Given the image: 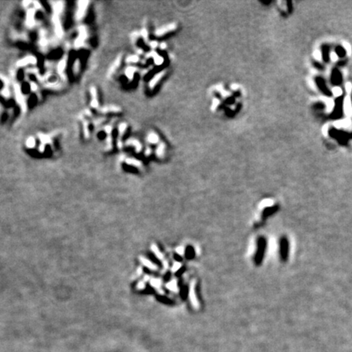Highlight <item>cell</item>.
I'll list each match as a JSON object with an SVG mask.
<instances>
[{
	"label": "cell",
	"instance_id": "obj_49",
	"mask_svg": "<svg viewBox=\"0 0 352 352\" xmlns=\"http://www.w3.org/2000/svg\"><path fill=\"white\" fill-rule=\"evenodd\" d=\"M345 87H346V91L348 92V93H350V92L352 91V84L351 83H347L346 84V86H345Z\"/></svg>",
	"mask_w": 352,
	"mask_h": 352
},
{
	"label": "cell",
	"instance_id": "obj_25",
	"mask_svg": "<svg viewBox=\"0 0 352 352\" xmlns=\"http://www.w3.org/2000/svg\"><path fill=\"white\" fill-rule=\"evenodd\" d=\"M165 145L164 143H160L157 148L156 149V155L157 157H162L165 153Z\"/></svg>",
	"mask_w": 352,
	"mask_h": 352
},
{
	"label": "cell",
	"instance_id": "obj_10",
	"mask_svg": "<svg viewBox=\"0 0 352 352\" xmlns=\"http://www.w3.org/2000/svg\"><path fill=\"white\" fill-rule=\"evenodd\" d=\"M343 110L346 116H351L352 114V103L350 96H346L343 101Z\"/></svg>",
	"mask_w": 352,
	"mask_h": 352
},
{
	"label": "cell",
	"instance_id": "obj_54",
	"mask_svg": "<svg viewBox=\"0 0 352 352\" xmlns=\"http://www.w3.org/2000/svg\"><path fill=\"white\" fill-rule=\"evenodd\" d=\"M117 146L118 147L119 149H121V147L123 146V143H122V141H121V139H119V138H118V139H117Z\"/></svg>",
	"mask_w": 352,
	"mask_h": 352
},
{
	"label": "cell",
	"instance_id": "obj_56",
	"mask_svg": "<svg viewBox=\"0 0 352 352\" xmlns=\"http://www.w3.org/2000/svg\"><path fill=\"white\" fill-rule=\"evenodd\" d=\"M44 149H45V145L44 144H42V143H41L40 145H39V147H38V151L40 152H44Z\"/></svg>",
	"mask_w": 352,
	"mask_h": 352
},
{
	"label": "cell",
	"instance_id": "obj_45",
	"mask_svg": "<svg viewBox=\"0 0 352 352\" xmlns=\"http://www.w3.org/2000/svg\"><path fill=\"white\" fill-rule=\"evenodd\" d=\"M180 267L181 264L179 263H175L174 265H173V266H172V272H177L178 270L179 269Z\"/></svg>",
	"mask_w": 352,
	"mask_h": 352
},
{
	"label": "cell",
	"instance_id": "obj_14",
	"mask_svg": "<svg viewBox=\"0 0 352 352\" xmlns=\"http://www.w3.org/2000/svg\"><path fill=\"white\" fill-rule=\"evenodd\" d=\"M149 283H150V285L154 288V289H156L157 291H158L159 293H160V294H162V293H164V291H162V290H161V286H162V280H161V279H159V278H153V277H150V280H149Z\"/></svg>",
	"mask_w": 352,
	"mask_h": 352
},
{
	"label": "cell",
	"instance_id": "obj_55",
	"mask_svg": "<svg viewBox=\"0 0 352 352\" xmlns=\"http://www.w3.org/2000/svg\"><path fill=\"white\" fill-rule=\"evenodd\" d=\"M151 152H152V149H151V148H149V147H147L146 148V150H145V156H149L150 154H151Z\"/></svg>",
	"mask_w": 352,
	"mask_h": 352
},
{
	"label": "cell",
	"instance_id": "obj_28",
	"mask_svg": "<svg viewBox=\"0 0 352 352\" xmlns=\"http://www.w3.org/2000/svg\"><path fill=\"white\" fill-rule=\"evenodd\" d=\"M36 145V140L34 136H29L26 141V146L28 149H34Z\"/></svg>",
	"mask_w": 352,
	"mask_h": 352
},
{
	"label": "cell",
	"instance_id": "obj_48",
	"mask_svg": "<svg viewBox=\"0 0 352 352\" xmlns=\"http://www.w3.org/2000/svg\"><path fill=\"white\" fill-rule=\"evenodd\" d=\"M330 59H331L332 61L335 62V61H337V59H338V56H337V55L335 52H331V54H330Z\"/></svg>",
	"mask_w": 352,
	"mask_h": 352
},
{
	"label": "cell",
	"instance_id": "obj_18",
	"mask_svg": "<svg viewBox=\"0 0 352 352\" xmlns=\"http://www.w3.org/2000/svg\"><path fill=\"white\" fill-rule=\"evenodd\" d=\"M188 293H189V297H190L192 304L193 305L194 307H198V302H197L196 293H195V290H194V283H192L191 285L190 290H189Z\"/></svg>",
	"mask_w": 352,
	"mask_h": 352
},
{
	"label": "cell",
	"instance_id": "obj_3",
	"mask_svg": "<svg viewBox=\"0 0 352 352\" xmlns=\"http://www.w3.org/2000/svg\"><path fill=\"white\" fill-rule=\"evenodd\" d=\"M86 37H87V31H86V27L84 26H80L78 28V36L77 37L76 40L74 42V48H80L84 46L85 41H86Z\"/></svg>",
	"mask_w": 352,
	"mask_h": 352
},
{
	"label": "cell",
	"instance_id": "obj_22",
	"mask_svg": "<svg viewBox=\"0 0 352 352\" xmlns=\"http://www.w3.org/2000/svg\"><path fill=\"white\" fill-rule=\"evenodd\" d=\"M333 124H334V126H335L337 128H342V127L347 128V127H349L350 126H351V120H350L349 118H346V119H344V120L337 121H335Z\"/></svg>",
	"mask_w": 352,
	"mask_h": 352
},
{
	"label": "cell",
	"instance_id": "obj_30",
	"mask_svg": "<svg viewBox=\"0 0 352 352\" xmlns=\"http://www.w3.org/2000/svg\"><path fill=\"white\" fill-rule=\"evenodd\" d=\"M127 123H125V122H121V123L118 126V138H119V139H121V136L125 134L126 130H127Z\"/></svg>",
	"mask_w": 352,
	"mask_h": 352
},
{
	"label": "cell",
	"instance_id": "obj_37",
	"mask_svg": "<svg viewBox=\"0 0 352 352\" xmlns=\"http://www.w3.org/2000/svg\"><path fill=\"white\" fill-rule=\"evenodd\" d=\"M332 92H333V95H334L335 97H338V96L342 95V89L340 88V87H338V86H335V87H333V90H332Z\"/></svg>",
	"mask_w": 352,
	"mask_h": 352
},
{
	"label": "cell",
	"instance_id": "obj_41",
	"mask_svg": "<svg viewBox=\"0 0 352 352\" xmlns=\"http://www.w3.org/2000/svg\"><path fill=\"white\" fill-rule=\"evenodd\" d=\"M140 34L142 35V37H143L144 40H147V39H148V38H149V33H148V31H147V29H145V28H143V29H141V31H140Z\"/></svg>",
	"mask_w": 352,
	"mask_h": 352
},
{
	"label": "cell",
	"instance_id": "obj_43",
	"mask_svg": "<svg viewBox=\"0 0 352 352\" xmlns=\"http://www.w3.org/2000/svg\"><path fill=\"white\" fill-rule=\"evenodd\" d=\"M219 100H218V99H214V100H213V103H212V107H211V109L212 110H214V109H216L217 108V107L219 106Z\"/></svg>",
	"mask_w": 352,
	"mask_h": 352
},
{
	"label": "cell",
	"instance_id": "obj_11",
	"mask_svg": "<svg viewBox=\"0 0 352 352\" xmlns=\"http://www.w3.org/2000/svg\"><path fill=\"white\" fill-rule=\"evenodd\" d=\"M125 143H126L127 146H130V145H131V146L135 147V152H141V150H142V149H143V146H142V144H141V143H140V141L137 140L136 139H134V138H130L129 140H127Z\"/></svg>",
	"mask_w": 352,
	"mask_h": 352
},
{
	"label": "cell",
	"instance_id": "obj_13",
	"mask_svg": "<svg viewBox=\"0 0 352 352\" xmlns=\"http://www.w3.org/2000/svg\"><path fill=\"white\" fill-rule=\"evenodd\" d=\"M51 5H52L54 15L60 16V14L62 13L64 10V2H61V1L53 2V3H51Z\"/></svg>",
	"mask_w": 352,
	"mask_h": 352
},
{
	"label": "cell",
	"instance_id": "obj_17",
	"mask_svg": "<svg viewBox=\"0 0 352 352\" xmlns=\"http://www.w3.org/2000/svg\"><path fill=\"white\" fill-rule=\"evenodd\" d=\"M1 77H2V81L4 83V86H3V89H2L1 94H2V95L4 96L5 98L8 99L10 97V95H11V92H10L9 86H8V83H7V78H5L3 75Z\"/></svg>",
	"mask_w": 352,
	"mask_h": 352
},
{
	"label": "cell",
	"instance_id": "obj_8",
	"mask_svg": "<svg viewBox=\"0 0 352 352\" xmlns=\"http://www.w3.org/2000/svg\"><path fill=\"white\" fill-rule=\"evenodd\" d=\"M35 9L34 8H29L27 11V15H26V24L28 27H33L34 25L35 20Z\"/></svg>",
	"mask_w": 352,
	"mask_h": 352
},
{
	"label": "cell",
	"instance_id": "obj_52",
	"mask_svg": "<svg viewBox=\"0 0 352 352\" xmlns=\"http://www.w3.org/2000/svg\"><path fill=\"white\" fill-rule=\"evenodd\" d=\"M149 45L152 48H156L157 47H158V43L157 41H152L149 42Z\"/></svg>",
	"mask_w": 352,
	"mask_h": 352
},
{
	"label": "cell",
	"instance_id": "obj_42",
	"mask_svg": "<svg viewBox=\"0 0 352 352\" xmlns=\"http://www.w3.org/2000/svg\"><path fill=\"white\" fill-rule=\"evenodd\" d=\"M91 107L94 108H97L99 107V102L97 99H92L91 101Z\"/></svg>",
	"mask_w": 352,
	"mask_h": 352
},
{
	"label": "cell",
	"instance_id": "obj_6",
	"mask_svg": "<svg viewBox=\"0 0 352 352\" xmlns=\"http://www.w3.org/2000/svg\"><path fill=\"white\" fill-rule=\"evenodd\" d=\"M36 64H37V59H36V57L34 56H28L23 58L21 60H18L17 63H16V66H27L28 64H33V65H34Z\"/></svg>",
	"mask_w": 352,
	"mask_h": 352
},
{
	"label": "cell",
	"instance_id": "obj_27",
	"mask_svg": "<svg viewBox=\"0 0 352 352\" xmlns=\"http://www.w3.org/2000/svg\"><path fill=\"white\" fill-rule=\"evenodd\" d=\"M165 287L170 290H171L173 292H176L178 291V286H177V281L176 280H172L171 281L168 282L165 285Z\"/></svg>",
	"mask_w": 352,
	"mask_h": 352
},
{
	"label": "cell",
	"instance_id": "obj_12",
	"mask_svg": "<svg viewBox=\"0 0 352 352\" xmlns=\"http://www.w3.org/2000/svg\"><path fill=\"white\" fill-rule=\"evenodd\" d=\"M140 261L143 266H146L147 268H149V269L151 270V271H157V270L158 269V267H157V265H155L152 262L149 260L148 258L143 257V256H140Z\"/></svg>",
	"mask_w": 352,
	"mask_h": 352
},
{
	"label": "cell",
	"instance_id": "obj_9",
	"mask_svg": "<svg viewBox=\"0 0 352 352\" xmlns=\"http://www.w3.org/2000/svg\"><path fill=\"white\" fill-rule=\"evenodd\" d=\"M121 56H118L117 58H116V60L113 62V64H112L111 65H110V67H109V69H108V77L109 78V77H111L113 73L116 72V70L120 67L121 65Z\"/></svg>",
	"mask_w": 352,
	"mask_h": 352
},
{
	"label": "cell",
	"instance_id": "obj_4",
	"mask_svg": "<svg viewBox=\"0 0 352 352\" xmlns=\"http://www.w3.org/2000/svg\"><path fill=\"white\" fill-rule=\"evenodd\" d=\"M176 28H177V25H176L175 23L168 24V25L163 26H162V27L158 28L157 29H156L155 32H154V34H155L157 37H162L163 35L166 34H168L170 32L175 30Z\"/></svg>",
	"mask_w": 352,
	"mask_h": 352
},
{
	"label": "cell",
	"instance_id": "obj_46",
	"mask_svg": "<svg viewBox=\"0 0 352 352\" xmlns=\"http://www.w3.org/2000/svg\"><path fill=\"white\" fill-rule=\"evenodd\" d=\"M104 129H105V132L108 134V135H111L113 128H112V127L110 126V125H107V126H105Z\"/></svg>",
	"mask_w": 352,
	"mask_h": 352
},
{
	"label": "cell",
	"instance_id": "obj_29",
	"mask_svg": "<svg viewBox=\"0 0 352 352\" xmlns=\"http://www.w3.org/2000/svg\"><path fill=\"white\" fill-rule=\"evenodd\" d=\"M281 247H282V249H281L282 257L283 258H285L286 256H287V254H288V243H287V241L285 240V239L281 242Z\"/></svg>",
	"mask_w": 352,
	"mask_h": 352
},
{
	"label": "cell",
	"instance_id": "obj_39",
	"mask_svg": "<svg viewBox=\"0 0 352 352\" xmlns=\"http://www.w3.org/2000/svg\"><path fill=\"white\" fill-rule=\"evenodd\" d=\"M313 56H314L315 59L316 60H318V61H321V59H322V54H321V51H318V50H316V51H315L314 52H313Z\"/></svg>",
	"mask_w": 352,
	"mask_h": 352
},
{
	"label": "cell",
	"instance_id": "obj_34",
	"mask_svg": "<svg viewBox=\"0 0 352 352\" xmlns=\"http://www.w3.org/2000/svg\"><path fill=\"white\" fill-rule=\"evenodd\" d=\"M44 87L50 89H60L61 87V84L60 83H57V82H56V83H49L45 84Z\"/></svg>",
	"mask_w": 352,
	"mask_h": 352
},
{
	"label": "cell",
	"instance_id": "obj_51",
	"mask_svg": "<svg viewBox=\"0 0 352 352\" xmlns=\"http://www.w3.org/2000/svg\"><path fill=\"white\" fill-rule=\"evenodd\" d=\"M176 252H177L178 254H179V255H184V247L177 248V249H176Z\"/></svg>",
	"mask_w": 352,
	"mask_h": 352
},
{
	"label": "cell",
	"instance_id": "obj_40",
	"mask_svg": "<svg viewBox=\"0 0 352 352\" xmlns=\"http://www.w3.org/2000/svg\"><path fill=\"white\" fill-rule=\"evenodd\" d=\"M90 93H91L92 99H97V91H96L95 86H91L90 88Z\"/></svg>",
	"mask_w": 352,
	"mask_h": 352
},
{
	"label": "cell",
	"instance_id": "obj_19",
	"mask_svg": "<svg viewBox=\"0 0 352 352\" xmlns=\"http://www.w3.org/2000/svg\"><path fill=\"white\" fill-rule=\"evenodd\" d=\"M121 111V108L115 105H108V106H105L100 109V113H118Z\"/></svg>",
	"mask_w": 352,
	"mask_h": 352
},
{
	"label": "cell",
	"instance_id": "obj_36",
	"mask_svg": "<svg viewBox=\"0 0 352 352\" xmlns=\"http://www.w3.org/2000/svg\"><path fill=\"white\" fill-rule=\"evenodd\" d=\"M153 61H154V64H155L156 65H161V64L164 62V59H163V57H162L160 55L156 53L155 56H153Z\"/></svg>",
	"mask_w": 352,
	"mask_h": 352
},
{
	"label": "cell",
	"instance_id": "obj_31",
	"mask_svg": "<svg viewBox=\"0 0 352 352\" xmlns=\"http://www.w3.org/2000/svg\"><path fill=\"white\" fill-rule=\"evenodd\" d=\"M38 138H39V140L41 141V143L44 144V145L51 142L50 137L48 135H43V134H38Z\"/></svg>",
	"mask_w": 352,
	"mask_h": 352
},
{
	"label": "cell",
	"instance_id": "obj_7",
	"mask_svg": "<svg viewBox=\"0 0 352 352\" xmlns=\"http://www.w3.org/2000/svg\"><path fill=\"white\" fill-rule=\"evenodd\" d=\"M165 70H162V71H160L159 73H156L154 76L152 77V79L149 81V87L150 89H153L154 87L156 86V85L157 84V83L161 81V79L162 78V77L165 75Z\"/></svg>",
	"mask_w": 352,
	"mask_h": 352
},
{
	"label": "cell",
	"instance_id": "obj_38",
	"mask_svg": "<svg viewBox=\"0 0 352 352\" xmlns=\"http://www.w3.org/2000/svg\"><path fill=\"white\" fill-rule=\"evenodd\" d=\"M145 282H146V280H140V282L137 284L136 289H139V290H143V289H145V286H146V285H145Z\"/></svg>",
	"mask_w": 352,
	"mask_h": 352
},
{
	"label": "cell",
	"instance_id": "obj_47",
	"mask_svg": "<svg viewBox=\"0 0 352 352\" xmlns=\"http://www.w3.org/2000/svg\"><path fill=\"white\" fill-rule=\"evenodd\" d=\"M29 86H30V90H31V91H36L37 90H38V86H37V84L35 83H34V82H31L30 83V85H29Z\"/></svg>",
	"mask_w": 352,
	"mask_h": 352
},
{
	"label": "cell",
	"instance_id": "obj_44",
	"mask_svg": "<svg viewBox=\"0 0 352 352\" xmlns=\"http://www.w3.org/2000/svg\"><path fill=\"white\" fill-rule=\"evenodd\" d=\"M343 47H344V48L346 49V52H347V54L350 55L351 54V46H350L347 42H343Z\"/></svg>",
	"mask_w": 352,
	"mask_h": 352
},
{
	"label": "cell",
	"instance_id": "obj_50",
	"mask_svg": "<svg viewBox=\"0 0 352 352\" xmlns=\"http://www.w3.org/2000/svg\"><path fill=\"white\" fill-rule=\"evenodd\" d=\"M142 273H143V270H142V268H141V266L138 267V269H137L136 273H135V277H139V276H141V274H142Z\"/></svg>",
	"mask_w": 352,
	"mask_h": 352
},
{
	"label": "cell",
	"instance_id": "obj_20",
	"mask_svg": "<svg viewBox=\"0 0 352 352\" xmlns=\"http://www.w3.org/2000/svg\"><path fill=\"white\" fill-rule=\"evenodd\" d=\"M147 140H148V142L149 143H152V144L157 143L159 141L158 135L155 133V132H153V131H151L147 135Z\"/></svg>",
	"mask_w": 352,
	"mask_h": 352
},
{
	"label": "cell",
	"instance_id": "obj_26",
	"mask_svg": "<svg viewBox=\"0 0 352 352\" xmlns=\"http://www.w3.org/2000/svg\"><path fill=\"white\" fill-rule=\"evenodd\" d=\"M323 101H324L325 105H326L327 112L330 113L334 108V101H333V100L331 98H323Z\"/></svg>",
	"mask_w": 352,
	"mask_h": 352
},
{
	"label": "cell",
	"instance_id": "obj_23",
	"mask_svg": "<svg viewBox=\"0 0 352 352\" xmlns=\"http://www.w3.org/2000/svg\"><path fill=\"white\" fill-rule=\"evenodd\" d=\"M151 250L152 251V253L155 254V256L158 259H160V260H162V262L165 260L164 259V255L162 254V253L160 251V250H159V248L157 247V245L155 244H152V245H151Z\"/></svg>",
	"mask_w": 352,
	"mask_h": 352
},
{
	"label": "cell",
	"instance_id": "obj_15",
	"mask_svg": "<svg viewBox=\"0 0 352 352\" xmlns=\"http://www.w3.org/2000/svg\"><path fill=\"white\" fill-rule=\"evenodd\" d=\"M66 66L67 56H64V57H63L60 60V61L57 64V72L58 73H59L60 75H61L62 77L64 76V70L66 69Z\"/></svg>",
	"mask_w": 352,
	"mask_h": 352
},
{
	"label": "cell",
	"instance_id": "obj_53",
	"mask_svg": "<svg viewBox=\"0 0 352 352\" xmlns=\"http://www.w3.org/2000/svg\"><path fill=\"white\" fill-rule=\"evenodd\" d=\"M328 130H329V126H328V125H325V126L323 127V134L324 135H328Z\"/></svg>",
	"mask_w": 352,
	"mask_h": 352
},
{
	"label": "cell",
	"instance_id": "obj_35",
	"mask_svg": "<svg viewBox=\"0 0 352 352\" xmlns=\"http://www.w3.org/2000/svg\"><path fill=\"white\" fill-rule=\"evenodd\" d=\"M80 69H81V63H80V60H76L75 61H74V63H73V73H74V74H78V73H79Z\"/></svg>",
	"mask_w": 352,
	"mask_h": 352
},
{
	"label": "cell",
	"instance_id": "obj_32",
	"mask_svg": "<svg viewBox=\"0 0 352 352\" xmlns=\"http://www.w3.org/2000/svg\"><path fill=\"white\" fill-rule=\"evenodd\" d=\"M126 61H127V63L128 64L137 63V62L140 61V57H139V56H137V55H130L129 56H127Z\"/></svg>",
	"mask_w": 352,
	"mask_h": 352
},
{
	"label": "cell",
	"instance_id": "obj_16",
	"mask_svg": "<svg viewBox=\"0 0 352 352\" xmlns=\"http://www.w3.org/2000/svg\"><path fill=\"white\" fill-rule=\"evenodd\" d=\"M264 248H265V242L263 239H261L259 241V245H258V251L257 256H256V262L259 263L262 260L263 256Z\"/></svg>",
	"mask_w": 352,
	"mask_h": 352
},
{
	"label": "cell",
	"instance_id": "obj_2",
	"mask_svg": "<svg viewBox=\"0 0 352 352\" xmlns=\"http://www.w3.org/2000/svg\"><path fill=\"white\" fill-rule=\"evenodd\" d=\"M90 2L89 1H78L77 3V10L75 12V19L78 21L82 20L86 15V11L88 8V5Z\"/></svg>",
	"mask_w": 352,
	"mask_h": 352
},
{
	"label": "cell",
	"instance_id": "obj_21",
	"mask_svg": "<svg viewBox=\"0 0 352 352\" xmlns=\"http://www.w3.org/2000/svg\"><path fill=\"white\" fill-rule=\"evenodd\" d=\"M136 70H137L136 67L133 66V65L128 66L127 69H126V70H125V74H126V76L127 77V78L130 80V81L133 80L134 74H135V73L136 72Z\"/></svg>",
	"mask_w": 352,
	"mask_h": 352
},
{
	"label": "cell",
	"instance_id": "obj_24",
	"mask_svg": "<svg viewBox=\"0 0 352 352\" xmlns=\"http://www.w3.org/2000/svg\"><path fill=\"white\" fill-rule=\"evenodd\" d=\"M126 163L127 165H132V166H135V167H141L142 166V162H140V160L133 158V157L126 159Z\"/></svg>",
	"mask_w": 352,
	"mask_h": 352
},
{
	"label": "cell",
	"instance_id": "obj_1",
	"mask_svg": "<svg viewBox=\"0 0 352 352\" xmlns=\"http://www.w3.org/2000/svg\"><path fill=\"white\" fill-rule=\"evenodd\" d=\"M14 93H15V97H16V101H17V103L20 105V108L22 109V111L26 112V109H27L26 99H25V96L23 95L22 91H21V88H20V86L18 83H15V84H14Z\"/></svg>",
	"mask_w": 352,
	"mask_h": 352
},
{
	"label": "cell",
	"instance_id": "obj_33",
	"mask_svg": "<svg viewBox=\"0 0 352 352\" xmlns=\"http://www.w3.org/2000/svg\"><path fill=\"white\" fill-rule=\"evenodd\" d=\"M83 132H84V136H85V138H88L89 135H90V132H89V124H88V121L86 120H83Z\"/></svg>",
	"mask_w": 352,
	"mask_h": 352
},
{
	"label": "cell",
	"instance_id": "obj_5",
	"mask_svg": "<svg viewBox=\"0 0 352 352\" xmlns=\"http://www.w3.org/2000/svg\"><path fill=\"white\" fill-rule=\"evenodd\" d=\"M52 22L55 26V32L58 38H61L63 36L64 31H63V27H62V24L60 22V16L57 15H53L52 16Z\"/></svg>",
	"mask_w": 352,
	"mask_h": 352
},
{
	"label": "cell",
	"instance_id": "obj_57",
	"mask_svg": "<svg viewBox=\"0 0 352 352\" xmlns=\"http://www.w3.org/2000/svg\"><path fill=\"white\" fill-rule=\"evenodd\" d=\"M160 48H161L162 50H163V49H165V48H166V44H165V42H162V43H161V44H160Z\"/></svg>",
	"mask_w": 352,
	"mask_h": 352
}]
</instances>
